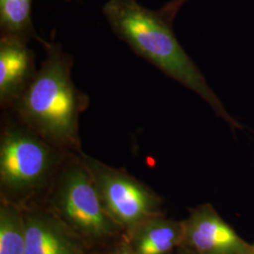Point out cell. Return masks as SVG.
<instances>
[{"label":"cell","mask_w":254,"mask_h":254,"mask_svg":"<svg viewBox=\"0 0 254 254\" xmlns=\"http://www.w3.org/2000/svg\"><path fill=\"white\" fill-rule=\"evenodd\" d=\"M136 254L131 248H124L122 250H120L117 252V254Z\"/></svg>","instance_id":"cell-14"},{"label":"cell","mask_w":254,"mask_h":254,"mask_svg":"<svg viewBox=\"0 0 254 254\" xmlns=\"http://www.w3.org/2000/svg\"><path fill=\"white\" fill-rule=\"evenodd\" d=\"M67 1H71V0H67Z\"/></svg>","instance_id":"cell-16"},{"label":"cell","mask_w":254,"mask_h":254,"mask_svg":"<svg viewBox=\"0 0 254 254\" xmlns=\"http://www.w3.org/2000/svg\"><path fill=\"white\" fill-rule=\"evenodd\" d=\"M187 1L189 0H170L166 5H164L163 7L159 9V11L169 22L173 23L178 11Z\"/></svg>","instance_id":"cell-12"},{"label":"cell","mask_w":254,"mask_h":254,"mask_svg":"<svg viewBox=\"0 0 254 254\" xmlns=\"http://www.w3.org/2000/svg\"><path fill=\"white\" fill-rule=\"evenodd\" d=\"M183 243V222L154 217L139 224L131 249L136 254H169Z\"/></svg>","instance_id":"cell-9"},{"label":"cell","mask_w":254,"mask_h":254,"mask_svg":"<svg viewBox=\"0 0 254 254\" xmlns=\"http://www.w3.org/2000/svg\"><path fill=\"white\" fill-rule=\"evenodd\" d=\"M0 143V180L10 191L33 190L44 184L60 160L54 147L6 113Z\"/></svg>","instance_id":"cell-3"},{"label":"cell","mask_w":254,"mask_h":254,"mask_svg":"<svg viewBox=\"0 0 254 254\" xmlns=\"http://www.w3.org/2000/svg\"><path fill=\"white\" fill-rule=\"evenodd\" d=\"M32 0H0L1 35L13 36L27 41L36 40L43 47L46 41L37 33L31 15Z\"/></svg>","instance_id":"cell-10"},{"label":"cell","mask_w":254,"mask_h":254,"mask_svg":"<svg viewBox=\"0 0 254 254\" xmlns=\"http://www.w3.org/2000/svg\"><path fill=\"white\" fill-rule=\"evenodd\" d=\"M91 173L102 203L115 223L133 227L154 218L158 199L141 183L127 173L81 154Z\"/></svg>","instance_id":"cell-4"},{"label":"cell","mask_w":254,"mask_h":254,"mask_svg":"<svg viewBox=\"0 0 254 254\" xmlns=\"http://www.w3.org/2000/svg\"><path fill=\"white\" fill-rule=\"evenodd\" d=\"M27 44L17 37L0 38V105L4 111L12 107L36 73L35 54Z\"/></svg>","instance_id":"cell-7"},{"label":"cell","mask_w":254,"mask_h":254,"mask_svg":"<svg viewBox=\"0 0 254 254\" xmlns=\"http://www.w3.org/2000/svg\"><path fill=\"white\" fill-rule=\"evenodd\" d=\"M26 219L17 210L2 206L0 210V254H25Z\"/></svg>","instance_id":"cell-11"},{"label":"cell","mask_w":254,"mask_h":254,"mask_svg":"<svg viewBox=\"0 0 254 254\" xmlns=\"http://www.w3.org/2000/svg\"><path fill=\"white\" fill-rule=\"evenodd\" d=\"M102 11L115 35L136 55L200 95L234 129L241 128L182 47L173 33V23L159 10L148 9L137 0H109Z\"/></svg>","instance_id":"cell-2"},{"label":"cell","mask_w":254,"mask_h":254,"mask_svg":"<svg viewBox=\"0 0 254 254\" xmlns=\"http://www.w3.org/2000/svg\"><path fill=\"white\" fill-rule=\"evenodd\" d=\"M46 56L23 94L6 112L56 147L77 148L79 119L90 104L72 78L73 57L48 42Z\"/></svg>","instance_id":"cell-1"},{"label":"cell","mask_w":254,"mask_h":254,"mask_svg":"<svg viewBox=\"0 0 254 254\" xmlns=\"http://www.w3.org/2000/svg\"><path fill=\"white\" fill-rule=\"evenodd\" d=\"M249 254H254V244H251V249H250Z\"/></svg>","instance_id":"cell-15"},{"label":"cell","mask_w":254,"mask_h":254,"mask_svg":"<svg viewBox=\"0 0 254 254\" xmlns=\"http://www.w3.org/2000/svg\"><path fill=\"white\" fill-rule=\"evenodd\" d=\"M184 224L183 246L197 254H249L251 243L237 235L211 204L191 212Z\"/></svg>","instance_id":"cell-6"},{"label":"cell","mask_w":254,"mask_h":254,"mask_svg":"<svg viewBox=\"0 0 254 254\" xmlns=\"http://www.w3.org/2000/svg\"><path fill=\"white\" fill-rule=\"evenodd\" d=\"M58 196L64 218L83 234L99 238L114 232L115 222L104 207L81 156L70 160L64 168Z\"/></svg>","instance_id":"cell-5"},{"label":"cell","mask_w":254,"mask_h":254,"mask_svg":"<svg viewBox=\"0 0 254 254\" xmlns=\"http://www.w3.org/2000/svg\"><path fill=\"white\" fill-rule=\"evenodd\" d=\"M77 242L53 218L32 216L26 219L25 254H78Z\"/></svg>","instance_id":"cell-8"},{"label":"cell","mask_w":254,"mask_h":254,"mask_svg":"<svg viewBox=\"0 0 254 254\" xmlns=\"http://www.w3.org/2000/svg\"><path fill=\"white\" fill-rule=\"evenodd\" d=\"M179 254H197L195 252H193L190 248L186 246H181V249L179 251Z\"/></svg>","instance_id":"cell-13"}]
</instances>
